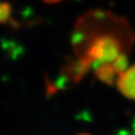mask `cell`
I'll use <instances>...</instances> for the list:
<instances>
[{"instance_id":"5","label":"cell","mask_w":135,"mask_h":135,"mask_svg":"<svg viewBox=\"0 0 135 135\" xmlns=\"http://www.w3.org/2000/svg\"><path fill=\"white\" fill-rule=\"evenodd\" d=\"M43 1L45 3H48V4H54V3H57V2L62 1V0H43Z\"/></svg>"},{"instance_id":"2","label":"cell","mask_w":135,"mask_h":135,"mask_svg":"<svg viewBox=\"0 0 135 135\" xmlns=\"http://www.w3.org/2000/svg\"><path fill=\"white\" fill-rule=\"evenodd\" d=\"M128 68V56L123 55L118 57L116 61L112 63L101 64L95 67L96 77L105 84L113 85L116 84L118 76Z\"/></svg>"},{"instance_id":"1","label":"cell","mask_w":135,"mask_h":135,"mask_svg":"<svg viewBox=\"0 0 135 135\" xmlns=\"http://www.w3.org/2000/svg\"><path fill=\"white\" fill-rule=\"evenodd\" d=\"M134 33L124 17L105 10H90L75 23L71 46L76 59L90 69L130 53Z\"/></svg>"},{"instance_id":"3","label":"cell","mask_w":135,"mask_h":135,"mask_svg":"<svg viewBox=\"0 0 135 135\" xmlns=\"http://www.w3.org/2000/svg\"><path fill=\"white\" fill-rule=\"evenodd\" d=\"M116 86L126 98L135 101V64L129 66L118 76Z\"/></svg>"},{"instance_id":"4","label":"cell","mask_w":135,"mask_h":135,"mask_svg":"<svg viewBox=\"0 0 135 135\" xmlns=\"http://www.w3.org/2000/svg\"><path fill=\"white\" fill-rule=\"evenodd\" d=\"M12 7L9 2L2 1L0 2V25L7 23L11 20Z\"/></svg>"}]
</instances>
